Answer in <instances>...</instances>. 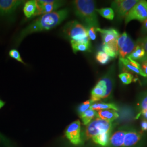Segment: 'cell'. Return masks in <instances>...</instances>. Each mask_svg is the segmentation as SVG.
<instances>
[{
	"mask_svg": "<svg viewBox=\"0 0 147 147\" xmlns=\"http://www.w3.org/2000/svg\"><path fill=\"white\" fill-rule=\"evenodd\" d=\"M68 10L64 9L42 15L20 32L16 42L19 44L27 36L32 33L49 30L58 26L68 17Z\"/></svg>",
	"mask_w": 147,
	"mask_h": 147,
	"instance_id": "cell-1",
	"label": "cell"
},
{
	"mask_svg": "<svg viewBox=\"0 0 147 147\" xmlns=\"http://www.w3.org/2000/svg\"><path fill=\"white\" fill-rule=\"evenodd\" d=\"M145 137L142 131L131 126H121L111 135L109 147H142Z\"/></svg>",
	"mask_w": 147,
	"mask_h": 147,
	"instance_id": "cell-2",
	"label": "cell"
},
{
	"mask_svg": "<svg viewBox=\"0 0 147 147\" xmlns=\"http://www.w3.org/2000/svg\"><path fill=\"white\" fill-rule=\"evenodd\" d=\"M73 5L75 14L84 22L86 28L99 27L94 1L76 0L74 1Z\"/></svg>",
	"mask_w": 147,
	"mask_h": 147,
	"instance_id": "cell-3",
	"label": "cell"
},
{
	"mask_svg": "<svg viewBox=\"0 0 147 147\" xmlns=\"http://www.w3.org/2000/svg\"><path fill=\"white\" fill-rule=\"evenodd\" d=\"M63 33L70 41L90 43L87 28L76 20L68 22L63 28Z\"/></svg>",
	"mask_w": 147,
	"mask_h": 147,
	"instance_id": "cell-4",
	"label": "cell"
},
{
	"mask_svg": "<svg viewBox=\"0 0 147 147\" xmlns=\"http://www.w3.org/2000/svg\"><path fill=\"white\" fill-rule=\"evenodd\" d=\"M113 127L114 124L112 122L96 118L87 125L84 134L87 139H92L94 137L101 134L112 131Z\"/></svg>",
	"mask_w": 147,
	"mask_h": 147,
	"instance_id": "cell-5",
	"label": "cell"
},
{
	"mask_svg": "<svg viewBox=\"0 0 147 147\" xmlns=\"http://www.w3.org/2000/svg\"><path fill=\"white\" fill-rule=\"evenodd\" d=\"M147 19V1H138L125 17V23L127 25L129 22L136 20L144 22Z\"/></svg>",
	"mask_w": 147,
	"mask_h": 147,
	"instance_id": "cell-6",
	"label": "cell"
},
{
	"mask_svg": "<svg viewBox=\"0 0 147 147\" xmlns=\"http://www.w3.org/2000/svg\"><path fill=\"white\" fill-rule=\"evenodd\" d=\"M96 31L99 32L103 42V45H106L111 49L118 55V47L117 40L120 34L119 32L115 28L102 29L99 27L96 28Z\"/></svg>",
	"mask_w": 147,
	"mask_h": 147,
	"instance_id": "cell-7",
	"label": "cell"
},
{
	"mask_svg": "<svg viewBox=\"0 0 147 147\" xmlns=\"http://www.w3.org/2000/svg\"><path fill=\"white\" fill-rule=\"evenodd\" d=\"M137 0H116L111 3L112 9L115 11L117 19L122 20L128 12L136 4Z\"/></svg>",
	"mask_w": 147,
	"mask_h": 147,
	"instance_id": "cell-8",
	"label": "cell"
},
{
	"mask_svg": "<svg viewBox=\"0 0 147 147\" xmlns=\"http://www.w3.org/2000/svg\"><path fill=\"white\" fill-rule=\"evenodd\" d=\"M119 58H125L130 55L135 47V43L124 32L117 40Z\"/></svg>",
	"mask_w": 147,
	"mask_h": 147,
	"instance_id": "cell-9",
	"label": "cell"
},
{
	"mask_svg": "<svg viewBox=\"0 0 147 147\" xmlns=\"http://www.w3.org/2000/svg\"><path fill=\"white\" fill-rule=\"evenodd\" d=\"M36 2L37 10L34 16L52 13L64 5V2L62 1L39 0L36 1Z\"/></svg>",
	"mask_w": 147,
	"mask_h": 147,
	"instance_id": "cell-10",
	"label": "cell"
},
{
	"mask_svg": "<svg viewBox=\"0 0 147 147\" xmlns=\"http://www.w3.org/2000/svg\"><path fill=\"white\" fill-rule=\"evenodd\" d=\"M67 139L74 145L82 144L83 141L81 136V122L79 120L74 121L69 125L65 131Z\"/></svg>",
	"mask_w": 147,
	"mask_h": 147,
	"instance_id": "cell-11",
	"label": "cell"
},
{
	"mask_svg": "<svg viewBox=\"0 0 147 147\" xmlns=\"http://www.w3.org/2000/svg\"><path fill=\"white\" fill-rule=\"evenodd\" d=\"M119 66L120 68L121 67L122 70L124 71V73H127V71H131L141 75L143 77L147 78V76L142 71L140 64L131 58H119Z\"/></svg>",
	"mask_w": 147,
	"mask_h": 147,
	"instance_id": "cell-12",
	"label": "cell"
},
{
	"mask_svg": "<svg viewBox=\"0 0 147 147\" xmlns=\"http://www.w3.org/2000/svg\"><path fill=\"white\" fill-rule=\"evenodd\" d=\"M24 2L20 0H0V15H11Z\"/></svg>",
	"mask_w": 147,
	"mask_h": 147,
	"instance_id": "cell-13",
	"label": "cell"
},
{
	"mask_svg": "<svg viewBox=\"0 0 147 147\" xmlns=\"http://www.w3.org/2000/svg\"><path fill=\"white\" fill-rule=\"evenodd\" d=\"M115 66L113 65L109 69L107 72L105 74V75L100 80L103 82L106 87V92L104 99L109 98L112 93L115 83Z\"/></svg>",
	"mask_w": 147,
	"mask_h": 147,
	"instance_id": "cell-14",
	"label": "cell"
},
{
	"mask_svg": "<svg viewBox=\"0 0 147 147\" xmlns=\"http://www.w3.org/2000/svg\"><path fill=\"white\" fill-rule=\"evenodd\" d=\"M105 92L106 87L105 84L100 80L91 91V96L90 100L93 103L102 99H104Z\"/></svg>",
	"mask_w": 147,
	"mask_h": 147,
	"instance_id": "cell-15",
	"label": "cell"
},
{
	"mask_svg": "<svg viewBox=\"0 0 147 147\" xmlns=\"http://www.w3.org/2000/svg\"><path fill=\"white\" fill-rule=\"evenodd\" d=\"M137 115L136 119L142 115V113L147 112V90L139 95L137 102Z\"/></svg>",
	"mask_w": 147,
	"mask_h": 147,
	"instance_id": "cell-16",
	"label": "cell"
},
{
	"mask_svg": "<svg viewBox=\"0 0 147 147\" xmlns=\"http://www.w3.org/2000/svg\"><path fill=\"white\" fill-rule=\"evenodd\" d=\"M98 118L110 122H113L119 118V114L113 110H105L99 111L96 113Z\"/></svg>",
	"mask_w": 147,
	"mask_h": 147,
	"instance_id": "cell-17",
	"label": "cell"
},
{
	"mask_svg": "<svg viewBox=\"0 0 147 147\" xmlns=\"http://www.w3.org/2000/svg\"><path fill=\"white\" fill-rule=\"evenodd\" d=\"M112 132H107L97 135L92 138L93 141L95 143L99 145L101 147H108L109 144V140Z\"/></svg>",
	"mask_w": 147,
	"mask_h": 147,
	"instance_id": "cell-18",
	"label": "cell"
},
{
	"mask_svg": "<svg viewBox=\"0 0 147 147\" xmlns=\"http://www.w3.org/2000/svg\"><path fill=\"white\" fill-rule=\"evenodd\" d=\"M37 10V2L36 0H31L26 2L24 7V13L27 18L34 16Z\"/></svg>",
	"mask_w": 147,
	"mask_h": 147,
	"instance_id": "cell-19",
	"label": "cell"
},
{
	"mask_svg": "<svg viewBox=\"0 0 147 147\" xmlns=\"http://www.w3.org/2000/svg\"><path fill=\"white\" fill-rule=\"evenodd\" d=\"M90 109L94 111L105 110H113L118 111V107L115 104L113 103H93L90 107Z\"/></svg>",
	"mask_w": 147,
	"mask_h": 147,
	"instance_id": "cell-20",
	"label": "cell"
},
{
	"mask_svg": "<svg viewBox=\"0 0 147 147\" xmlns=\"http://www.w3.org/2000/svg\"><path fill=\"white\" fill-rule=\"evenodd\" d=\"M145 51L143 49V47L138 45H136L132 53L126 57L131 58L135 61H138L140 62L142 59L144 58V57L145 56Z\"/></svg>",
	"mask_w": 147,
	"mask_h": 147,
	"instance_id": "cell-21",
	"label": "cell"
},
{
	"mask_svg": "<svg viewBox=\"0 0 147 147\" xmlns=\"http://www.w3.org/2000/svg\"><path fill=\"white\" fill-rule=\"evenodd\" d=\"M71 47L74 53L78 51H87L90 50V43H84L75 41H70Z\"/></svg>",
	"mask_w": 147,
	"mask_h": 147,
	"instance_id": "cell-22",
	"label": "cell"
},
{
	"mask_svg": "<svg viewBox=\"0 0 147 147\" xmlns=\"http://www.w3.org/2000/svg\"><path fill=\"white\" fill-rule=\"evenodd\" d=\"M96 113L95 111L91 110L89 109V110L85 111L83 113L81 114L80 117L82 119L83 124L84 125H87L92 121V119L96 116Z\"/></svg>",
	"mask_w": 147,
	"mask_h": 147,
	"instance_id": "cell-23",
	"label": "cell"
},
{
	"mask_svg": "<svg viewBox=\"0 0 147 147\" xmlns=\"http://www.w3.org/2000/svg\"><path fill=\"white\" fill-rule=\"evenodd\" d=\"M96 11L98 12L100 16L105 19L112 20L115 17V12L111 8H103L101 9H96Z\"/></svg>",
	"mask_w": 147,
	"mask_h": 147,
	"instance_id": "cell-24",
	"label": "cell"
},
{
	"mask_svg": "<svg viewBox=\"0 0 147 147\" xmlns=\"http://www.w3.org/2000/svg\"><path fill=\"white\" fill-rule=\"evenodd\" d=\"M111 58L104 51H99L96 55V59L99 63L101 64H106L109 62Z\"/></svg>",
	"mask_w": 147,
	"mask_h": 147,
	"instance_id": "cell-25",
	"label": "cell"
},
{
	"mask_svg": "<svg viewBox=\"0 0 147 147\" xmlns=\"http://www.w3.org/2000/svg\"><path fill=\"white\" fill-rule=\"evenodd\" d=\"M118 76L121 79V82L125 85L131 84L133 81V75L128 72L121 73Z\"/></svg>",
	"mask_w": 147,
	"mask_h": 147,
	"instance_id": "cell-26",
	"label": "cell"
},
{
	"mask_svg": "<svg viewBox=\"0 0 147 147\" xmlns=\"http://www.w3.org/2000/svg\"><path fill=\"white\" fill-rule=\"evenodd\" d=\"M0 147H16L15 144L0 132Z\"/></svg>",
	"mask_w": 147,
	"mask_h": 147,
	"instance_id": "cell-27",
	"label": "cell"
},
{
	"mask_svg": "<svg viewBox=\"0 0 147 147\" xmlns=\"http://www.w3.org/2000/svg\"><path fill=\"white\" fill-rule=\"evenodd\" d=\"M136 45H138L141 46V47H143V49L145 51V56L144 58L142 59L140 62L144 61V60H147V37H143L138 39L136 42Z\"/></svg>",
	"mask_w": 147,
	"mask_h": 147,
	"instance_id": "cell-28",
	"label": "cell"
},
{
	"mask_svg": "<svg viewBox=\"0 0 147 147\" xmlns=\"http://www.w3.org/2000/svg\"><path fill=\"white\" fill-rule=\"evenodd\" d=\"M92 104H93V102L89 100H87L84 102H83L82 104L79 105L78 107V109H77V111H78V113H79V115L83 113L85 111L89 110L90 106Z\"/></svg>",
	"mask_w": 147,
	"mask_h": 147,
	"instance_id": "cell-29",
	"label": "cell"
},
{
	"mask_svg": "<svg viewBox=\"0 0 147 147\" xmlns=\"http://www.w3.org/2000/svg\"><path fill=\"white\" fill-rule=\"evenodd\" d=\"M9 56L11 58L15 59L19 62L25 64V63L24 62V61L22 59L20 53H19V51L18 50H16V49L11 50V51H9Z\"/></svg>",
	"mask_w": 147,
	"mask_h": 147,
	"instance_id": "cell-30",
	"label": "cell"
},
{
	"mask_svg": "<svg viewBox=\"0 0 147 147\" xmlns=\"http://www.w3.org/2000/svg\"><path fill=\"white\" fill-rule=\"evenodd\" d=\"M103 51L107 54L110 58H116L118 56V55L115 52H114L111 49L106 45H103L102 47Z\"/></svg>",
	"mask_w": 147,
	"mask_h": 147,
	"instance_id": "cell-31",
	"label": "cell"
},
{
	"mask_svg": "<svg viewBox=\"0 0 147 147\" xmlns=\"http://www.w3.org/2000/svg\"><path fill=\"white\" fill-rule=\"evenodd\" d=\"M87 28V31H88V35L90 40H94L96 38V28L93 27H89V28Z\"/></svg>",
	"mask_w": 147,
	"mask_h": 147,
	"instance_id": "cell-32",
	"label": "cell"
},
{
	"mask_svg": "<svg viewBox=\"0 0 147 147\" xmlns=\"http://www.w3.org/2000/svg\"><path fill=\"white\" fill-rule=\"evenodd\" d=\"M141 127L142 132L147 131V120L146 119H142L141 122Z\"/></svg>",
	"mask_w": 147,
	"mask_h": 147,
	"instance_id": "cell-33",
	"label": "cell"
},
{
	"mask_svg": "<svg viewBox=\"0 0 147 147\" xmlns=\"http://www.w3.org/2000/svg\"><path fill=\"white\" fill-rule=\"evenodd\" d=\"M142 34H147V19L143 22L141 28Z\"/></svg>",
	"mask_w": 147,
	"mask_h": 147,
	"instance_id": "cell-34",
	"label": "cell"
},
{
	"mask_svg": "<svg viewBox=\"0 0 147 147\" xmlns=\"http://www.w3.org/2000/svg\"><path fill=\"white\" fill-rule=\"evenodd\" d=\"M5 105V102L3 101L0 100V109H1L2 107H3V106Z\"/></svg>",
	"mask_w": 147,
	"mask_h": 147,
	"instance_id": "cell-35",
	"label": "cell"
},
{
	"mask_svg": "<svg viewBox=\"0 0 147 147\" xmlns=\"http://www.w3.org/2000/svg\"><path fill=\"white\" fill-rule=\"evenodd\" d=\"M141 116H143V117L145 118V119L147 120V112H145L142 113V115H141Z\"/></svg>",
	"mask_w": 147,
	"mask_h": 147,
	"instance_id": "cell-36",
	"label": "cell"
},
{
	"mask_svg": "<svg viewBox=\"0 0 147 147\" xmlns=\"http://www.w3.org/2000/svg\"><path fill=\"white\" fill-rule=\"evenodd\" d=\"M145 82H146V84H147V79H146V80H145Z\"/></svg>",
	"mask_w": 147,
	"mask_h": 147,
	"instance_id": "cell-37",
	"label": "cell"
}]
</instances>
